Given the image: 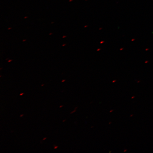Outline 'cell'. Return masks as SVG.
<instances>
[{"label":"cell","instance_id":"cell-1","mask_svg":"<svg viewBox=\"0 0 153 153\" xmlns=\"http://www.w3.org/2000/svg\"><path fill=\"white\" fill-rule=\"evenodd\" d=\"M76 111V109H75V110H74L72 112H71V113L70 114H71L73 113L74 112H75V111Z\"/></svg>","mask_w":153,"mask_h":153},{"label":"cell","instance_id":"cell-4","mask_svg":"<svg viewBox=\"0 0 153 153\" xmlns=\"http://www.w3.org/2000/svg\"><path fill=\"white\" fill-rule=\"evenodd\" d=\"M24 114H21V115L20 116V117H22L23 116H24Z\"/></svg>","mask_w":153,"mask_h":153},{"label":"cell","instance_id":"cell-6","mask_svg":"<svg viewBox=\"0 0 153 153\" xmlns=\"http://www.w3.org/2000/svg\"><path fill=\"white\" fill-rule=\"evenodd\" d=\"M63 107V105H61L60 106H59V108H62V107Z\"/></svg>","mask_w":153,"mask_h":153},{"label":"cell","instance_id":"cell-3","mask_svg":"<svg viewBox=\"0 0 153 153\" xmlns=\"http://www.w3.org/2000/svg\"><path fill=\"white\" fill-rule=\"evenodd\" d=\"M24 93H21L20 94V96H21L23 95L24 94Z\"/></svg>","mask_w":153,"mask_h":153},{"label":"cell","instance_id":"cell-7","mask_svg":"<svg viewBox=\"0 0 153 153\" xmlns=\"http://www.w3.org/2000/svg\"><path fill=\"white\" fill-rule=\"evenodd\" d=\"M66 121V120H63V122H65V121Z\"/></svg>","mask_w":153,"mask_h":153},{"label":"cell","instance_id":"cell-10","mask_svg":"<svg viewBox=\"0 0 153 153\" xmlns=\"http://www.w3.org/2000/svg\"><path fill=\"white\" fill-rule=\"evenodd\" d=\"M44 84H41V86H44Z\"/></svg>","mask_w":153,"mask_h":153},{"label":"cell","instance_id":"cell-11","mask_svg":"<svg viewBox=\"0 0 153 153\" xmlns=\"http://www.w3.org/2000/svg\"><path fill=\"white\" fill-rule=\"evenodd\" d=\"M113 111V110H111V111H110V112H112V111Z\"/></svg>","mask_w":153,"mask_h":153},{"label":"cell","instance_id":"cell-8","mask_svg":"<svg viewBox=\"0 0 153 153\" xmlns=\"http://www.w3.org/2000/svg\"><path fill=\"white\" fill-rule=\"evenodd\" d=\"M65 81V80H63V81H62V82H64V81Z\"/></svg>","mask_w":153,"mask_h":153},{"label":"cell","instance_id":"cell-5","mask_svg":"<svg viewBox=\"0 0 153 153\" xmlns=\"http://www.w3.org/2000/svg\"><path fill=\"white\" fill-rule=\"evenodd\" d=\"M46 139H47V137H44V138H43V140H45Z\"/></svg>","mask_w":153,"mask_h":153},{"label":"cell","instance_id":"cell-9","mask_svg":"<svg viewBox=\"0 0 153 153\" xmlns=\"http://www.w3.org/2000/svg\"><path fill=\"white\" fill-rule=\"evenodd\" d=\"M77 108H78V107H77L75 108V109H77Z\"/></svg>","mask_w":153,"mask_h":153},{"label":"cell","instance_id":"cell-2","mask_svg":"<svg viewBox=\"0 0 153 153\" xmlns=\"http://www.w3.org/2000/svg\"><path fill=\"white\" fill-rule=\"evenodd\" d=\"M58 148V146H57V145H56V146H55L54 147V149H56Z\"/></svg>","mask_w":153,"mask_h":153}]
</instances>
